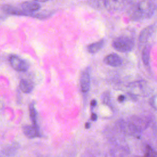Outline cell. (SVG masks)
<instances>
[{"label": "cell", "mask_w": 157, "mask_h": 157, "mask_svg": "<svg viewBox=\"0 0 157 157\" xmlns=\"http://www.w3.org/2000/svg\"><path fill=\"white\" fill-rule=\"evenodd\" d=\"M131 0H104V7L110 12L121 10L130 4Z\"/></svg>", "instance_id": "cell-3"}, {"label": "cell", "mask_w": 157, "mask_h": 157, "mask_svg": "<svg viewBox=\"0 0 157 157\" xmlns=\"http://www.w3.org/2000/svg\"><path fill=\"white\" fill-rule=\"evenodd\" d=\"M90 127V123H86L85 124V128L88 129Z\"/></svg>", "instance_id": "cell-20"}, {"label": "cell", "mask_w": 157, "mask_h": 157, "mask_svg": "<svg viewBox=\"0 0 157 157\" xmlns=\"http://www.w3.org/2000/svg\"><path fill=\"white\" fill-rule=\"evenodd\" d=\"M91 107H95L96 105H97V101L95 100V99H93L92 101H91Z\"/></svg>", "instance_id": "cell-18"}, {"label": "cell", "mask_w": 157, "mask_h": 157, "mask_svg": "<svg viewBox=\"0 0 157 157\" xmlns=\"http://www.w3.org/2000/svg\"><path fill=\"white\" fill-rule=\"evenodd\" d=\"M105 44V40L104 39H102L99 41L93 42L87 46V51L91 54L96 53L103 48Z\"/></svg>", "instance_id": "cell-9"}, {"label": "cell", "mask_w": 157, "mask_h": 157, "mask_svg": "<svg viewBox=\"0 0 157 157\" xmlns=\"http://www.w3.org/2000/svg\"><path fill=\"white\" fill-rule=\"evenodd\" d=\"M134 46L133 39L127 36H121L113 40L112 47L115 50L121 53H126L131 51Z\"/></svg>", "instance_id": "cell-2"}, {"label": "cell", "mask_w": 157, "mask_h": 157, "mask_svg": "<svg viewBox=\"0 0 157 157\" xmlns=\"http://www.w3.org/2000/svg\"><path fill=\"white\" fill-rule=\"evenodd\" d=\"M152 33V27L151 26H148L145 29L141 32L139 36V42L140 44H143L145 42L148 37L150 36V35Z\"/></svg>", "instance_id": "cell-11"}, {"label": "cell", "mask_w": 157, "mask_h": 157, "mask_svg": "<svg viewBox=\"0 0 157 157\" xmlns=\"http://www.w3.org/2000/svg\"><path fill=\"white\" fill-rule=\"evenodd\" d=\"M19 86L21 91L25 93H31L34 88L33 83L28 79H21L20 82Z\"/></svg>", "instance_id": "cell-10"}, {"label": "cell", "mask_w": 157, "mask_h": 157, "mask_svg": "<svg viewBox=\"0 0 157 157\" xmlns=\"http://www.w3.org/2000/svg\"><path fill=\"white\" fill-rule=\"evenodd\" d=\"M9 63L12 68L17 71L25 72L29 69V64L27 61L15 55L10 56Z\"/></svg>", "instance_id": "cell-4"}, {"label": "cell", "mask_w": 157, "mask_h": 157, "mask_svg": "<svg viewBox=\"0 0 157 157\" xmlns=\"http://www.w3.org/2000/svg\"><path fill=\"white\" fill-rule=\"evenodd\" d=\"M102 102L107 105L110 104V94L108 92H105L102 94Z\"/></svg>", "instance_id": "cell-15"}, {"label": "cell", "mask_w": 157, "mask_h": 157, "mask_svg": "<svg viewBox=\"0 0 157 157\" xmlns=\"http://www.w3.org/2000/svg\"><path fill=\"white\" fill-rule=\"evenodd\" d=\"M98 118V116L96 115V113H92L91 116V120L93 121H96Z\"/></svg>", "instance_id": "cell-17"}, {"label": "cell", "mask_w": 157, "mask_h": 157, "mask_svg": "<svg viewBox=\"0 0 157 157\" xmlns=\"http://www.w3.org/2000/svg\"><path fill=\"white\" fill-rule=\"evenodd\" d=\"M80 85L81 91L83 93L89 91L90 88V76L88 68L82 72L80 78Z\"/></svg>", "instance_id": "cell-6"}, {"label": "cell", "mask_w": 157, "mask_h": 157, "mask_svg": "<svg viewBox=\"0 0 157 157\" xmlns=\"http://www.w3.org/2000/svg\"><path fill=\"white\" fill-rule=\"evenodd\" d=\"M125 99V96L124 95H120L118 97V100L119 102H122L124 101Z\"/></svg>", "instance_id": "cell-16"}, {"label": "cell", "mask_w": 157, "mask_h": 157, "mask_svg": "<svg viewBox=\"0 0 157 157\" xmlns=\"http://www.w3.org/2000/svg\"><path fill=\"white\" fill-rule=\"evenodd\" d=\"M23 132L24 134L29 139H33L40 136L39 127L34 124L24 126L23 127Z\"/></svg>", "instance_id": "cell-8"}, {"label": "cell", "mask_w": 157, "mask_h": 157, "mask_svg": "<svg viewBox=\"0 0 157 157\" xmlns=\"http://www.w3.org/2000/svg\"><path fill=\"white\" fill-rule=\"evenodd\" d=\"M150 48L148 46H146L143 51L142 54V61L145 65H148L149 63V59H150Z\"/></svg>", "instance_id": "cell-13"}, {"label": "cell", "mask_w": 157, "mask_h": 157, "mask_svg": "<svg viewBox=\"0 0 157 157\" xmlns=\"http://www.w3.org/2000/svg\"><path fill=\"white\" fill-rule=\"evenodd\" d=\"M155 10V4L151 0H142L129 8L128 14L134 20L150 18Z\"/></svg>", "instance_id": "cell-1"}, {"label": "cell", "mask_w": 157, "mask_h": 157, "mask_svg": "<svg viewBox=\"0 0 157 157\" xmlns=\"http://www.w3.org/2000/svg\"><path fill=\"white\" fill-rule=\"evenodd\" d=\"M144 156L145 157H157V151L153 150L150 146L146 145Z\"/></svg>", "instance_id": "cell-14"}, {"label": "cell", "mask_w": 157, "mask_h": 157, "mask_svg": "<svg viewBox=\"0 0 157 157\" xmlns=\"http://www.w3.org/2000/svg\"><path fill=\"white\" fill-rule=\"evenodd\" d=\"M104 62L107 65L112 67H118L121 65L123 60L117 54L110 53L104 58Z\"/></svg>", "instance_id": "cell-7"}, {"label": "cell", "mask_w": 157, "mask_h": 157, "mask_svg": "<svg viewBox=\"0 0 157 157\" xmlns=\"http://www.w3.org/2000/svg\"><path fill=\"white\" fill-rule=\"evenodd\" d=\"M51 0H34V1H36V2H47Z\"/></svg>", "instance_id": "cell-19"}, {"label": "cell", "mask_w": 157, "mask_h": 157, "mask_svg": "<svg viewBox=\"0 0 157 157\" xmlns=\"http://www.w3.org/2000/svg\"><path fill=\"white\" fill-rule=\"evenodd\" d=\"M29 110L30 118H31L33 124L36 126H37V112H36V110L35 109V106H34V102H32L29 105Z\"/></svg>", "instance_id": "cell-12"}, {"label": "cell", "mask_w": 157, "mask_h": 157, "mask_svg": "<svg viewBox=\"0 0 157 157\" xmlns=\"http://www.w3.org/2000/svg\"><path fill=\"white\" fill-rule=\"evenodd\" d=\"M18 7L26 13L27 16L31 17L41 8L40 5L36 1H25L21 2Z\"/></svg>", "instance_id": "cell-5"}]
</instances>
